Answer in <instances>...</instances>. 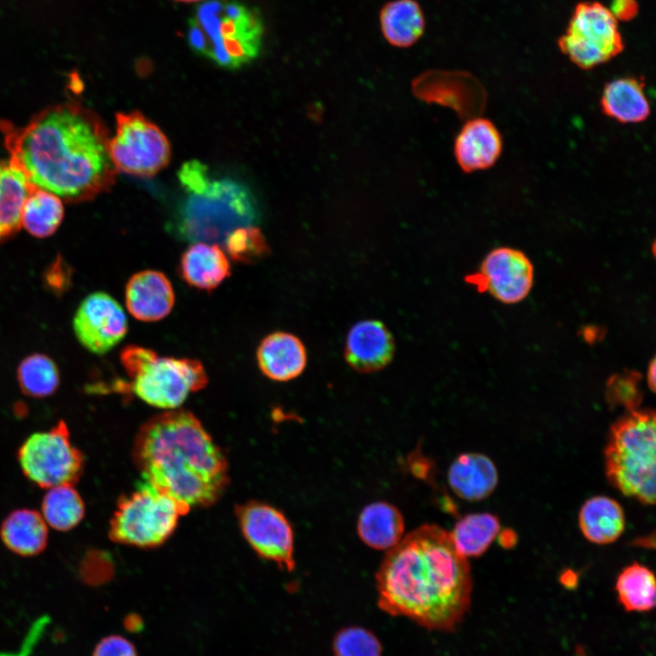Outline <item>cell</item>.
Wrapping results in <instances>:
<instances>
[{
  "mask_svg": "<svg viewBox=\"0 0 656 656\" xmlns=\"http://www.w3.org/2000/svg\"><path fill=\"white\" fill-rule=\"evenodd\" d=\"M0 130L11 166L64 201L92 200L115 182L108 128L79 103L49 106L25 126L1 120Z\"/></svg>",
  "mask_w": 656,
  "mask_h": 656,
  "instance_id": "cell-1",
  "label": "cell"
},
{
  "mask_svg": "<svg viewBox=\"0 0 656 656\" xmlns=\"http://www.w3.org/2000/svg\"><path fill=\"white\" fill-rule=\"evenodd\" d=\"M375 581L383 611L430 630L453 631L471 602L470 565L436 525L419 527L388 549Z\"/></svg>",
  "mask_w": 656,
  "mask_h": 656,
  "instance_id": "cell-2",
  "label": "cell"
},
{
  "mask_svg": "<svg viewBox=\"0 0 656 656\" xmlns=\"http://www.w3.org/2000/svg\"><path fill=\"white\" fill-rule=\"evenodd\" d=\"M133 458L144 481L189 508L214 503L226 488L225 456L186 410L171 409L142 425Z\"/></svg>",
  "mask_w": 656,
  "mask_h": 656,
  "instance_id": "cell-3",
  "label": "cell"
},
{
  "mask_svg": "<svg viewBox=\"0 0 656 656\" xmlns=\"http://www.w3.org/2000/svg\"><path fill=\"white\" fill-rule=\"evenodd\" d=\"M178 178L184 195L169 229L179 240L223 245L231 231L259 221V205L245 184L212 176L199 160L185 162Z\"/></svg>",
  "mask_w": 656,
  "mask_h": 656,
  "instance_id": "cell-4",
  "label": "cell"
},
{
  "mask_svg": "<svg viewBox=\"0 0 656 656\" xmlns=\"http://www.w3.org/2000/svg\"><path fill=\"white\" fill-rule=\"evenodd\" d=\"M264 26L258 10L238 0H208L197 6L187 27L190 47L226 69L250 64L261 53Z\"/></svg>",
  "mask_w": 656,
  "mask_h": 656,
  "instance_id": "cell-5",
  "label": "cell"
},
{
  "mask_svg": "<svg viewBox=\"0 0 656 656\" xmlns=\"http://www.w3.org/2000/svg\"><path fill=\"white\" fill-rule=\"evenodd\" d=\"M656 416L632 409L615 421L604 450L608 481L643 505L655 503Z\"/></svg>",
  "mask_w": 656,
  "mask_h": 656,
  "instance_id": "cell-6",
  "label": "cell"
},
{
  "mask_svg": "<svg viewBox=\"0 0 656 656\" xmlns=\"http://www.w3.org/2000/svg\"><path fill=\"white\" fill-rule=\"evenodd\" d=\"M190 508L149 482L122 497L109 522V538L139 548L162 544Z\"/></svg>",
  "mask_w": 656,
  "mask_h": 656,
  "instance_id": "cell-7",
  "label": "cell"
},
{
  "mask_svg": "<svg viewBox=\"0 0 656 656\" xmlns=\"http://www.w3.org/2000/svg\"><path fill=\"white\" fill-rule=\"evenodd\" d=\"M128 376L134 394L147 404L165 409L179 407L190 392L208 383L203 365L195 359L160 357L148 349Z\"/></svg>",
  "mask_w": 656,
  "mask_h": 656,
  "instance_id": "cell-8",
  "label": "cell"
},
{
  "mask_svg": "<svg viewBox=\"0 0 656 656\" xmlns=\"http://www.w3.org/2000/svg\"><path fill=\"white\" fill-rule=\"evenodd\" d=\"M558 45L560 51L582 69L605 64L624 48L618 20L609 8L595 1L576 5Z\"/></svg>",
  "mask_w": 656,
  "mask_h": 656,
  "instance_id": "cell-9",
  "label": "cell"
},
{
  "mask_svg": "<svg viewBox=\"0 0 656 656\" xmlns=\"http://www.w3.org/2000/svg\"><path fill=\"white\" fill-rule=\"evenodd\" d=\"M17 458L24 475L44 488L73 485L85 466L84 456L71 442L63 421L48 431L29 436L21 445Z\"/></svg>",
  "mask_w": 656,
  "mask_h": 656,
  "instance_id": "cell-10",
  "label": "cell"
},
{
  "mask_svg": "<svg viewBox=\"0 0 656 656\" xmlns=\"http://www.w3.org/2000/svg\"><path fill=\"white\" fill-rule=\"evenodd\" d=\"M108 149L117 171L138 177L157 174L170 158L166 136L139 111L117 114L116 133Z\"/></svg>",
  "mask_w": 656,
  "mask_h": 656,
  "instance_id": "cell-11",
  "label": "cell"
},
{
  "mask_svg": "<svg viewBox=\"0 0 656 656\" xmlns=\"http://www.w3.org/2000/svg\"><path fill=\"white\" fill-rule=\"evenodd\" d=\"M534 281V268L519 250L498 247L490 251L477 272L466 276V282L479 292H488L501 302L511 304L524 300Z\"/></svg>",
  "mask_w": 656,
  "mask_h": 656,
  "instance_id": "cell-12",
  "label": "cell"
},
{
  "mask_svg": "<svg viewBox=\"0 0 656 656\" xmlns=\"http://www.w3.org/2000/svg\"><path fill=\"white\" fill-rule=\"evenodd\" d=\"M237 514L241 531L253 549L280 568L292 570L293 532L284 515L260 502L240 507Z\"/></svg>",
  "mask_w": 656,
  "mask_h": 656,
  "instance_id": "cell-13",
  "label": "cell"
},
{
  "mask_svg": "<svg viewBox=\"0 0 656 656\" xmlns=\"http://www.w3.org/2000/svg\"><path fill=\"white\" fill-rule=\"evenodd\" d=\"M73 328L86 349L103 354L124 339L128 320L123 308L112 296L97 292L81 302L73 319Z\"/></svg>",
  "mask_w": 656,
  "mask_h": 656,
  "instance_id": "cell-14",
  "label": "cell"
},
{
  "mask_svg": "<svg viewBox=\"0 0 656 656\" xmlns=\"http://www.w3.org/2000/svg\"><path fill=\"white\" fill-rule=\"evenodd\" d=\"M414 94L428 103H438L455 109L461 117L478 112L483 88L468 73L429 70L418 76L412 84ZM483 103V102H482Z\"/></svg>",
  "mask_w": 656,
  "mask_h": 656,
  "instance_id": "cell-15",
  "label": "cell"
},
{
  "mask_svg": "<svg viewBox=\"0 0 656 656\" xmlns=\"http://www.w3.org/2000/svg\"><path fill=\"white\" fill-rule=\"evenodd\" d=\"M395 341L380 321L364 320L349 330L344 345L347 364L360 373H374L384 368L393 359Z\"/></svg>",
  "mask_w": 656,
  "mask_h": 656,
  "instance_id": "cell-16",
  "label": "cell"
},
{
  "mask_svg": "<svg viewBox=\"0 0 656 656\" xmlns=\"http://www.w3.org/2000/svg\"><path fill=\"white\" fill-rule=\"evenodd\" d=\"M127 308L131 315L142 322H156L172 310L175 295L167 276L154 270L133 274L125 289Z\"/></svg>",
  "mask_w": 656,
  "mask_h": 656,
  "instance_id": "cell-17",
  "label": "cell"
},
{
  "mask_svg": "<svg viewBox=\"0 0 656 656\" xmlns=\"http://www.w3.org/2000/svg\"><path fill=\"white\" fill-rule=\"evenodd\" d=\"M503 149L502 137L495 124L481 117L468 119L456 138L454 154L465 172L491 168Z\"/></svg>",
  "mask_w": 656,
  "mask_h": 656,
  "instance_id": "cell-18",
  "label": "cell"
},
{
  "mask_svg": "<svg viewBox=\"0 0 656 656\" xmlns=\"http://www.w3.org/2000/svg\"><path fill=\"white\" fill-rule=\"evenodd\" d=\"M258 365L268 378L286 382L298 377L307 364L302 342L295 335L275 332L267 335L257 349Z\"/></svg>",
  "mask_w": 656,
  "mask_h": 656,
  "instance_id": "cell-19",
  "label": "cell"
},
{
  "mask_svg": "<svg viewBox=\"0 0 656 656\" xmlns=\"http://www.w3.org/2000/svg\"><path fill=\"white\" fill-rule=\"evenodd\" d=\"M448 483L459 497L479 501L496 489L498 474L495 464L479 453H464L451 464L447 473Z\"/></svg>",
  "mask_w": 656,
  "mask_h": 656,
  "instance_id": "cell-20",
  "label": "cell"
},
{
  "mask_svg": "<svg viewBox=\"0 0 656 656\" xmlns=\"http://www.w3.org/2000/svg\"><path fill=\"white\" fill-rule=\"evenodd\" d=\"M600 108L607 117L622 124L643 122L651 114L644 83L634 77L608 82L601 93Z\"/></svg>",
  "mask_w": 656,
  "mask_h": 656,
  "instance_id": "cell-21",
  "label": "cell"
},
{
  "mask_svg": "<svg viewBox=\"0 0 656 656\" xmlns=\"http://www.w3.org/2000/svg\"><path fill=\"white\" fill-rule=\"evenodd\" d=\"M183 280L195 288L211 291L231 274V265L218 244L195 242L181 256Z\"/></svg>",
  "mask_w": 656,
  "mask_h": 656,
  "instance_id": "cell-22",
  "label": "cell"
},
{
  "mask_svg": "<svg viewBox=\"0 0 656 656\" xmlns=\"http://www.w3.org/2000/svg\"><path fill=\"white\" fill-rule=\"evenodd\" d=\"M0 538L15 554L22 557L36 556L46 547L47 524L42 515L34 509H15L3 520Z\"/></svg>",
  "mask_w": 656,
  "mask_h": 656,
  "instance_id": "cell-23",
  "label": "cell"
},
{
  "mask_svg": "<svg viewBox=\"0 0 656 656\" xmlns=\"http://www.w3.org/2000/svg\"><path fill=\"white\" fill-rule=\"evenodd\" d=\"M579 524L583 536L600 545L616 541L625 528V516L621 506L605 496L589 498L581 507Z\"/></svg>",
  "mask_w": 656,
  "mask_h": 656,
  "instance_id": "cell-24",
  "label": "cell"
},
{
  "mask_svg": "<svg viewBox=\"0 0 656 656\" xmlns=\"http://www.w3.org/2000/svg\"><path fill=\"white\" fill-rule=\"evenodd\" d=\"M380 28L385 40L396 47H409L423 36L425 19L415 0H393L380 10Z\"/></svg>",
  "mask_w": 656,
  "mask_h": 656,
  "instance_id": "cell-25",
  "label": "cell"
},
{
  "mask_svg": "<svg viewBox=\"0 0 656 656\" xmlns=\"http://www.w3.org/2000/svg\"><path fill=\"white\" fill-rule=\"evenodd\" d=\"M405 531L404 518L398 508L387 502L365 506L357 521L360 538L376 549H390L401 539Z\"/></svg>",
  "mask_w": 656,
  "mask_h": 656,
  "instance_id": "cell-26",
  "label": "cell"
},
{
  "mask_svg": "<svg viewBox=\"0 0 656 656\" xmlns=\"http://www.w3.org/2000/svg\"><path fill=\"white\" fill-rule=\"evenodd\" d=\"M33 187L9 161L0 159V242L20 229L23 203Z\"/></svg>",
  "mask_w": 656,
  "mask_h": 656,
  "instance_id": "cell-27",
  "label": "cell"
},
{
  "mask_svg": "<svg viewBox=\"0 0 656 656\" xmlns=\"http://www.w3.org/2000/svg\"><path fill=\"white\" fill-rule=\"evenodd\" d=\"M63 217L62 200L34 186L23 203L21 226L35 237L46 238L57 230Z\"/></svg>",
  "mask_w": 656,
  "mask_h": 656,
  "instance_id": "cell-28",
  "label": "cell"
},
{
  "mask_svg": "<svg viewBox=\"0 0 656 656\" xmlns=\"http://www.w3.org/2000/svg\"><path fill=\"white\" fill-rule=\"evenodd\" d=\"M615 589L626 611L646 612L655 607V577L642 564L633 562L624 568L617 578Z\"/></svg>",
  "mask_w": 656,
  "mask_h": 656,
  "instance_id": "cell-29",
  "label": "cell"
},
{
  "mask_svg": "<svg viewBox=\"0 0 656 656\" xmlns=\"http://www.w3.org/2000/svg\"><path fill=\"white\" fill-rule=\"evenodd\" d=\"M500 529L498 518L490 513H473L461 518L450 534L457 551L464 557L484 554Z\"/></svg>",
  "mask_w": 656,
  "mask_h": 656,
  "instance_id": "cell-30",
  "label": "cell"
},
{
  "mask_svg": "<svg viewBox=\"0 0 656 656\" xmlns=\"http://www.w3.org/2000/svg\"><path fill=\"white\" fill-rule=\"evenodd\" d=\"M46 523L59 531H68L84 518L85 504L73 485L50 487L41 504Z\"/></svg>",
  "mask_w": 656,
  "mask_h": 656,
  "instance_id": "cell-31",
  "label": "cell"
},
{
  "mask_svg": "<svg viewBox=\"0 0 656 656\" xmlns=\"http://www.w3.org/2000/svg\"><path fill=\"white\" fill-rule=\"evenodd\" d=\"M17 380L24 394L40 398L56 392L60 376L56 363L50 357L33 354L20 363Z\"/></svg>",
  "mask_w": 656,
  "mask_h": 656,
  "instance_id": "cell-32",
  "label": "cell"
},
{
  "mask_svg": "<svg viewBox=\"0 0 656 656\" xmlns=\"http://www.w3.org/2000/svg\"><path fill=\"white\" fill-rule=\"evenodd\" d=\"M223 246L230 257L238 262H254L269 252L261 231L255 225L234 230L227 236Z\"/></svg>",
  "mask_w": 656,
  "mask_h": 656,
  "instance_id": "cell-33",
  "label": "cell"
},
{
  "mask_svg": "<svg viewBox=\"0 0 656 656\" xmlns=\"http://www.w3.org/2000/svg\"><path fill=\"white\" fill-rule=\"evenodd\" d=\"M334 656H382L383 648L369 630L350 626L341 629L333 641Z\"/></svg>",
  "mask_w": 656,
  "mask_h": 656,
  "instance_id": "cell-34",
  "label": "cell"
},
{
  "mask_svg": "<svg viewBox=\"0 0 656 656\" xmlns=\"http://www.w3.org/2000/svg\"><path fill=\"white\" fill-rule=\"evenodd\" d=\"M640 375L636 373H626L613 376L607 387V399L610 405L625 406L628 411L636 409L641 400L638 390Z\"/></svg>",
  "mask_w": 656,
  "mask_h": 656,
  "instance_id": "cell-35",
  "label": "cell"
},
{
  "mask_svg": "<svg viewBox=\"0 0 656 656\" xmlns=\"http://www.w3.org/2000/svg\"><path fill=\"white\" fill-rule=\"evenodd\" d=\"M92 656H138V651L127 638L111 634L102 638L96 644Z\"/></svg>",
  "mask_w": 656,
  "mask_h": 656,
  "instance_id": "cell-36",
  "label": "cell"
},
{
  "mask_svg": "<svg viewBox=\"0 0 656 656\" xmlns=\"http://www.w3.org/2000/svg\"><path fill=\"white\" fill-rule=\"evenodd\" d=\"M45 282L56 293L65 292L70 285L71 270L61 257H57L46 271Z\"/></svg>",
  "mask_w": 656,
  "mask_h": 656,
  "instance_id": "cell-37",
  "label": "cell"
},
{
  "mask_svg": "<svg viewBox=\"0 0 656 656\" xmlns=\"http://www.w3.org/2000/svg\"><path fill=\"white\" fill-rule=\"evenodd\" d=\"M610 10L617 20L628 21L637 15L638 5L635 0H612Z\"/></svg>",
  "mask_w": 656,
  "mask_h": 656,
  "instance_id": "cell-38",
  "label": "cell"
},
{
  "mask_svg": "<svg viewBox=\"0 0 656 656\" xmlns=\"http://www.w3.org/2000/svg\"><path fill=\"white\" fill-rule=\"evenodd\" d=\"M656 363L655 359H651V361L649 364L648 370H647V382L649 387L655 391V379H656Z\"/></svg>",
  "mask_w": 656,
  "mask_h": 656,
  "instance_id": "cell-39",
  "label": "cell"
},
{
  "mask_svg": "<svg viewBox=\"0 0 656 656\" xmlns=\"http://www.w3.org/2000/svg\"><path fill=\"white\" fill-rule=\"evenodd\" d=\"M506 532H507V537L505 538V537H503V536L500 535V543H501V545H502L503 547H505V548H506V547H511V546H513L514 543L516 542V538H511V535L513 534V532H510L509 530H508V531H506Z\"/></svg>",
  "mask_w": 656,
  "mask_h": 656,
  "instance_id": "cell-40",
  "label": "cell"
},
{
  "mask_svg": "<svg viewBox=\"0 0 656 656\" xmlns=\"http://www.w3.org/2000/svg\"><path fill=\"white\" fill-rule=\"evenodd\" d=\"M177 1L185 2V3H192V2H197V1H200V0H177Z\"/></svg>",
  "mask_w": 656,
  "mask_h": 656,
  "instance_id": "cell-41",
  "label": "cell"
},
{
  "mask_svg": "<svg viewBox=\"0 0 656 656\" xmlns=\"http://www.w3.org/2000/svg\"><path fill=\"white\" fill-rule=\"evenodd\" d=\"M576 656H587V655L584 654L583 651H581V652L578 653Z\"/></svg>",
  "mask_w": 656,
  "mask_h": 656,
  "instance_id": "cell-42",
  "label": "cell"
}]
</instances>
